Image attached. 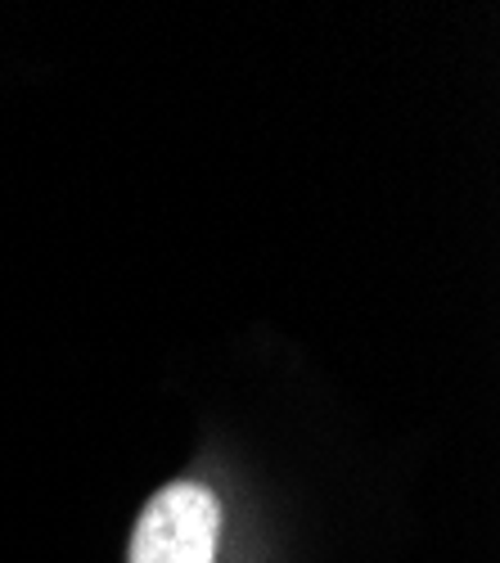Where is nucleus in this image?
I'll use <instances>...</instances> for the list:
<instances>
[{
    "label": "nucleus",
    "mask_w": 500,
    "mask_h": 563,
    "mask_svg": "<svg viewBox=\"0 0 500 563\" xmlns=\"http://www.w3.org/2000/svg\"><path fill=\"white\" fill-rule=\"evenodd\" d=\"M221 500L203 483H167L135 519L126 563H216Z\"/></svg>",
    "instance_id": "obj_1"
}]
</instances>
